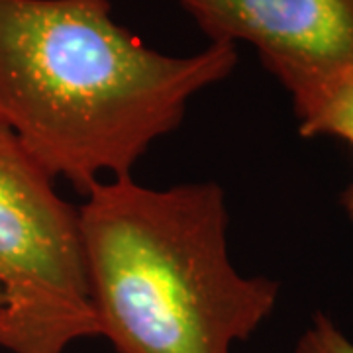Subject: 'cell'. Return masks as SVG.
Returning a JSON list of instances; mask_svg holds the SVG:
<instances>
[{"label":"cell","instance_id":"6da1fadb","mask_svg":"<svg viewBox=\"0 0 353 353\" xmlns=\"http://www.w3.org/2000/svg\"><path fill=\"white\" fill-rule=\"evenodd\" d=\"M236 63L232 43L192 55L148 48L114 20L110 0H0V126L83 194L132 176Z\"/></svg>","mask_w":353,"mask_h":353},{"label":"cell","instance_id":"7a4b0ae2","mask_svg":"<svg viewBox=\"0 0 353 353\" xmlns=\"http://www.w3.org/2000/svg\"><path fill=\"white\" fill-rule=\"evenodd\" d=\"M79 220L99 336L116 353H232L277 306L279 283L232 263L226 192L212 181H102Z\"/></svg>","mask_w":353,"mask_h":353},{"label":"cell","instance_id":"3957f363","mask_svg":"<svg viewBox=\"0 0 353 353\" xmlns=\"http://www.w3.org/2000/svg\"><path fill=\"white\" fill-rule=\"evenodd\" d=\"M0 126V350L65 353L97 338L79 208Z\"/></svg>","mask_w":353,"mask_h":353},{"label":"cell","instance_id":"277c9868","mask_svg":"<svg viewBox=\"0 0 353 353\" xmlns=\"http://www.w3.org/2000/svg\"><path fill=\"white\" fill-rule=\"evenodd\" d=\"M210 43H250L289 94L353 69V0H179Z\"/></svg>","mask_w":353,"mask_h":353},{"label":"cell","instance_id":"5b68a950","mask_svg":"<svg viewBox=\"0 0 353 353\" xmlns=\"http://www.w3.org/2000/svg\"><path fill=\"white\" fill-rule=\"evenodd\" d=\"M290 99L303 136H334L353 148V69L296 88Z\"/></svg>","mask_w":353,"mask_h":353},{"label":"cell","instance_id":"8992f818","mask_svg":"<svg viewBox=\"0 0 353 353\" xmlns=\"http://www.w3.org/2000/svg\"><path fill=\"white\" fill-rule=\"evenodd\" d=\"M294 353H353V341L330 316L318 312L296 341Z\"/></svg>","mask_w":353,"mask_h":353},{"label":"cell","instance_id":"52a82bcc","mask_svg":"<svg viewBox=\"0 0 353 353\" xmlns=\"http://www.w3.org/2000/svg\"><path fill=\"white\" fill-rule=\"evenodd\" d=\"M343 206H345L347 214L352 216V220H353V185L343 192Z\"/></svg>","mask_w":353,"mask_h":353},{"label":"cell","instance_id":"ba28073f","mask_svg":"<svg viewBox=\"0 0 353 353\" xmlns=\"http://www.w3.org/2000/svg\"><path fill=\"white\" fill-rule=\"evenodd\" d=\"M0 306H2V290H0Z\"/></svg>","mask_w":353,"mask_h":353}]
</instances>
